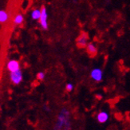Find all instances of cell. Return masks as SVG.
I'll return each instance as SVG.
<instances>
[{
  "label": "cell",
  "mask_w": 130,
  "mask_h": 130,
  "mask_svg": "<svg viewBox=\"0 0 130 130\" xmlns=\"http://www.w3.org/2000/svg\"><path fill=\"white\" fill-rule=\"evenodd\" d=\"M70 112L66 108H62L58 115L56 125L54 128L55 130H71Z\"/></svg>",
  "instance_id": "obj_1"
},
{
  "label": "cell",
  "mask_w": 130,
  "mask_h": 130,
  "mask_svg": "<svg viewBox=\"0 0 130 130\" xmlns=\"http://www.w3.org/2000/svg\"><path fill=\"white\" fill-rule=\"evenodd\" d=\"M39 22H40V26L42 27V29L44 30H48V13L46 7L45 6H42L41 7V17L39 19Z\"/></svg>",
  "instance_id": "obj_2"
},
{
  "label": "cell",
  "mask_w": 130,
  "mask_h": 130,
  "mask_svg": "<svg viewBox=\"0 0 130 130\" xmlns=\"http://www.w3.org/2000/svg\"><path fill=\"white\" fill-rule=\"evenodd\" d=\"M10 82L14 85H15V86L19 85L22 82V79H23V74H22L21 69L16 70L14 72H10Z\"/></svg>",
  "instance_id": "obj_3"
},
{
  "label": "cell",
  "mask_w": 130,
  "mask_h": 130,
  "mask_svg": "<svg viewBox=\"0 0 130 130\" xmlns=\"http://www.w3.org/2000/svg\"><path fill=\"white\" fill-rule=\"evenodd\" d=\"M103 71L101 68L95 67L90 71V77L96 82H101L103 80Z\"/></svg>",
  "instance_id": "obj_4"
},
{
  "label": "cell",
  "mask_w": 130,
  "mask_h": 130,
  "mask_svg": "<svg viewBox=\"0 0 130 130\" xmlns=\"http://www.w3.org/2000/svg\"><path fill=\"white\" fill-rule=\"evenodd\" d=\"M88 35L86 33H82L77 39V46L80 49L86 48L88 44Z\"/></svg>",
  "instance_id": "obj_5"
},
{
  "label": "cell",
  "mask_w": 130,
  "mask_h": 130,
  "mask_svg": "<svg viewBox=\"0 0 130 130\" xmlns=\"http://www.w3.org/2000/svg\"><path fill=\"white\" fill-rule=\"evenodd\" d=\"M7 68L9 72H14L20 69V62L17 60H10L7 64Z\"/></svg>",
  "instance_id": "obj_6"
},
{
  "label": "cell",
  "mask_w": 130,
  "mask_h": 130,
  "mask_svg": "<svg viewBox=\"0 0 130 130\" xmlns=\"http://www.w3.org/2000/svg\"><path fill=\"white\" fill-rule=\"evenodd\" d=\"M109 120V114L106 111H101L97 114V121L100 124H105Z\"/></svg>",
  "instance_id": "obj_7"
},
{
  "label": "cell",
  "mask_w": 130,
  "mask_h": 130,
  "mask_svg": "<svg viewBox=\"0 0 130 130\" xmlns=\"http://www.w3.org/2000/svg\"><path fill=\"white\" fill-rule=\"evenodd\" d=\"M86 48L87 50V53L91 56V57H94V56L98 54V48L93 42H88Z\"/></svg>",
  "instance_id": "obj_8"
},
{
  "label": "cell",
  "mask_w": 130,
  "mask_h": 130,
  "mask_svg": "<svg viewBox=\"0 0 130 130\" xmlns=\"http://www.w3.org/2000/svg\"><path fill=\"white\" fill-rule=\"evenodd\" d=\"M31 19L34 21H38L41 17V9H35L31 12Z\"/></svg>",
  "instance_id": "obj_9"
},
{
  "label": "cell",
  "mask_w": 130,
  "mask_h": 130,
  "mask_svg": "<svg viewBox=\"0 0 130 130\" xmlns=\"http://www.w3.org/2000/svg\"><path fill=\"white\" fill-rule=\"evenodd\" d=\"M9 19L8 13L4 10H0V23H5Z\"/></svg>",
  "instance_id": "obj_10"
},
{
  "label": "cell",
  "mask_w": 130,
  "mask_h": 130,
  "mask_svg": "<svg viewBox=\"0 0 130 130\" xmlns=\"http://www.w3.org/2000/svg\"><path fill=\"white\" fill-rule=\"evenodd\" d=\"M23 21H24V17H23V15H22V14H20V13H19L18 14H17L14 17V23L15 25H21V24H22Z\"/></svg>",
  "instance_id": "obj_11"
},
{
  "label": "cell",
  "mask_w": 130,
  "mask_h": 130,
  "mask_svg": "<svg viewBox=\"0 0 130 130\" xmlns=\"http://www.w3.org/2000/svg\"><path fill=\"white\" fill-rule=\"evenodd\" d=\"M45 77H46V73L43 71H40L37 73V78L38 79L39 81H43Z\"/></svg>",
  "instance_id": "obj_12"
},
{
  "label": "cell",
  "mask_w": 130,
  "mask_h": 130,
  "mask_svg": "<svg viewBox=\"0 0 130 130\" xmlns=\"http://www.w3.org/2000/svg\"><path fill=\"white\" fill-rule=\"evenodd\" d=\"M73 88H74V86L71 82H69L66 85V89L67 92H72L73 90Z\"/></svg>",
  "instance_id": "obj_13"
},
{
  "label": "cell",
  "mask_w": 130,
  "mask_h": 130,
  "mask_svg": "<svg viewBox=\"0 0 130 130\" xmlns=\"http://www.w3.org/2000/svg\"><path fill=\"white\" fill-rule=\"evenodd\" d=\"M43 108H44V109L46 110V112H50V108H49V106H47V105H44Z\"/></svg>",
  "instance_id": "obj_14"
}]
</instances>
